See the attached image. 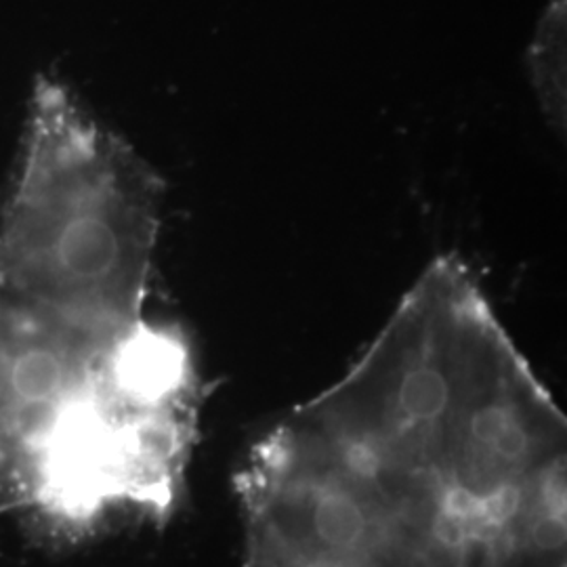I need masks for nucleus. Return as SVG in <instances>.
<instances>
[{
    "mask_svg": "<svg viewBox=\"0 0 567 567\" xmlns=\"http://www.w3.org/2000/svg\"><path fill=\"white\" fill-rule=\"evenodd\" d=\"M347 567H567V426L473 282L431 269L337 385L259 440Z\"/></svg>",
    "mask_w": 567,
    "mask_h": 567,
    "instance_id": "obj_1",
    "label": "nucleus"
},
{
    "mask_svg": "<svg viewBox=\"0 0 567 567\" xmlns=\"http://www.w3.org/2000/svg\"><path fill=\"white\" fill-rule=\"evenodd\" d=\"M154 204L34 156L0 225V507L63 538L164 519L196 423L189 349L145 320Z\"/></svg>",
    "mask_w": 567,
    "mask_h": 567,
    "instance_id": "obj_2",
    "label": "nucleus"
},
{
    "mask_svg": "<svg viewBox=\"0 0 567 567\" xmlns=\"http://www.w3.org/2000/svg\"><path fill=\"white\" fill-rule=\"evenodd\" d=\"M559 49H564V9H553L536 39V76L540 81L545 103L555 114L564 107L559 103V93H564L559 86V63H564Z\"/></svg>",
    "mask_w": 567,
    "mask_h": 567,
    "instance_id": "obj_3",
    "label": "nucleus"
}]
</instances>
